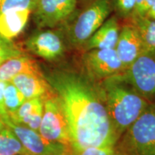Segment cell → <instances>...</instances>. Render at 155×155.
<instances>
[{
  "mask_svg": "<svg viewBox=\"0 0 155 155\" xmlns=\"http://www.w3.org/2000/svg\"><path fill=\"white\" fill-rule=\"evenodd\" d=\"M20 48L12 42L0 36V65L10 58L24 55Z\"/></svg>",
  "mask_w": 155,
  "mask_h": 155,
  "instance_id": "44dd1931",
  "label": "cell"
},
{
  "mask_svg": "<svg viewBox=\"0 0 155 155\" xmlns=\"http://www.w3.org/2000/svg\"><path fill=\"white\" fill-rule=\"evenodd\" d=\"M126 21L137 29L142 43L143 54L155 58V20L145 16H133Z\"/></svg>",
  "mask_w": 155,
  "mask_h": 155,
  "instance_id": "e0dca14e",
  "label": "cell"
},
{
  "mask_svg": "<svg viewBox=\"0 0 155 155\" xmlns=\"http://www.w3.org/2000/svg\"><path fill=\"white\" fill-rule=\"evenodd\" d=\"M108 118L118 138L150 106L122 73L101 81Z\"/></svg>",
  "mask_w": 155,
  "mask_h": 155,
  "instance_id": "7a4b0ae2",
  "label": "cell"
},
{
  "mask_svg": "<svg viewBox=\"0 0 155 155\" xmlns=\"http://www.w3.org/2000/svg\"><path fill=\"white\" fill-rule=\"evenodd\" d=\"M5 127H6V125L5 124V123H4V122H3L2 119L1 118H0V131L2 130V129H3L4 128H5Z\"/></svg>",
  "mask_w": 155,
  "mask_h": 155,
  "instance_id": "4316f807",
  "label": "cell"
},
{
  "mask_svg": "<svg viewBox=\"0 0 155 155\" xmlns=\"http://www.w3.org/2000/svg\"><path fill=\"white\" fill-rule=\"evenodd\" d=\"M38 132L48 141L71 147L66 119L59 100L54 92L44 98L43 115Z\"/></svg>",
  "mask_w": 155,
  "mask_h": 155,
  "instance_id": "8992f818",
  "label": "cell"
},
{
  "mask_svg": "<svg viewBox=\"0 0 155 155\" xmlns=\"http://www.w3.org/2000/svg\"><path fill=\"white\" fill-rule=\"evenodd\" d=\"M10 82L20 91L26 100L39 97L44 98L53 92L42 73H20Z\"/></svg>",
  "mask_w": 155,
  "mask_h": 155,
  "instance_id": "4fadbf2b",
  "label": "cell"
},
{
  "mask_svg": "<svg viewBox=\"0 0 155 155\" xmlns=\"http://www.w3.org/2000/svg\"><path fill=\"white\" fill-rule=\"evenodd\" d=\"M25 47L29 53L50 62L61 60L69 49L61 28L39 29L26 39Z\"/></svg>",
  "mask_w": 155,
  "mask_h": 155,
  "instance_id": "5b68a950",
  "label": "cell"
},
{
  "mask_svg": "<svg viewBox=\"0 0 155 155\" xmlns=\"http://www.w3.org/2000/svg\"><path fill=\"white\" fill-rule=\"evenodd\" d=\"M0 155H31L8 127L0 131Z\"/></svg>",
  "mask_w": 155,
  "mask_h": 155,
  "instance_id": "ac0fdd59",
  "label": "cell"
},
{
  "mask_svg": "<svg viewBox=\"0 0 155 155\" xmlns=\"http://www.w3.org/2000/svg\"><path fill=\"white\" fill-rule=\"evenodd\" d=\"M78 1L83 2H89L92 1V0H78Z\"/></svg>",
  "mask_w": 155,
  "mask_h": 155,
  "instance_id": "83f0119b",
  "label": "cell"
},
{
  "mask_svg": "<svg viewBox=\"0 0 155 155\" xmlns=\"http://www.w3.org/2000/svg\"><path fill=\"white\" fill-rule=\"evenodd\" d=\"M75 12L59 28L63 31L69 49L81 51L83 45L113 11L111 0H92L82 10Z\"/></svg>",
  "mask_w": 155,
  "mask_h": 155,
  "instance_id": "3957f363",
  "label": "cell"
},
{
  "mask_svg": "<svg viewBox=\"0 0 155 155\" xmlns=\"http://www.w3.org/2000/svg\"><path fill=\"white\" fill-rule=\"evenodd\" d=\"M65 155H125L116 147H88V148L76 150L71 147Z\"/></svg>",
  "mask_w": 155,
  "mask_h": 155,
  "instance_id": "7402d4cb",
  "label": "cell"
},
{
  "mask_svg": "<svg viewBox=\"0 0 155 155\" xmlns=\"http://www.w3.org/2000/svg\"><path fill=\"white\" fill-rule=\"evenodd\" d=\"M7 83L8 82L0 81V115H1V118L7 116L5 111V105H4V92H5V87Z\"/></svg>",
  "mask_w": 155,
  "mask_h": 155,
  "instance_id": "d4e9b609",
  "label": "cell"
},
{
  "mask_svg": "<svg viewBox=\"0 0 155 155\" xmlns=\"http://www.w3.org/2000/svg\"><path fill=\"white\" fill-rule=\"evenodd\" d=\"M1 119L31 155H65L71 149L67 145L47 140L38 131L11 121L8 116Z\"/></svg>",
  "mask_w": 155,
  "mask_h": 155,
  "instance_id": "9c48e42d",
  "label": "cell"
},
{
  "mask_svg": "<svg viewBox=\"0 0 155 155\" xmlns=\"http://www.w3.org/2000/svg\"><path fill=\"white\" fill-rule=\"evenodd\" d=\"M32 12L30 9H17L1 13L0 36L9 40L18 36L26 27Z\"/></svg>",
  "mask_w": 155,
  "mask_h": 155,
  "instance_id": "9a60e30c",
  "label": "cell"
},
{
  "mask_svg": "<svg viewBox=\"0 0 155 155\" xmlns=\"http://www.w3.org/2000/svg\"><path fill=\"white\" fill-rule=\"evenodd\" d=\"M126 80L145 99H155V58L141 55L122 73Z\"/></svg>",
  "mask_w": 155,
  "mask_h": 155,
  "instance_id": "30bf717a",
  "label": "cell"
},
{
  "mask_svg": "<svg viewBox=\"0 0 155 155\" xmlns=\"http://www.w3.org/2000/svg\"><path fill=\"white\" fill-rule=\"evenodd\" d=\"M137 0H111L112 11L118 19L127 20L131 17Z\"/></svg>",
  "mask_w": 155,
  "mask_h": 155,
  "instance_id": "ffe728a7",
  "label": "cell"
},
{
  "mask_svg": "<svg viewBox=\"0 0 155 155\" xmlns=\"http://www.w3.org/2000/svg\"><path fill=\"white\" fill-rule=\"evenodd\" d=\"M0 118H1V115H0Z\"/></svg>",
  "mask_w": 155,
  "mask_h": 155,
  "instance_id": "f546056e",
  "label": "cell"
},
{
  "mask_svg": "<svg viewBox=\"0 0 155 155\" xmlns=\"http://www.w3.org/2000/svg\"><path fill=\"white\" fill-rule=\"evenodd\" d=\"M23 73H42L35 61L22 55L7 60L0 65V81L10 82L13 78Z\"/></svg>",
  "mask_w": 155,
  "mask_h": 155,
  "instance_id": "2e32d148",
  "label": "cell"
},
{
  "mask_svg": "<svg viewBox=\"0 0 155 155\" xmlns=\"http://www.w3.org/2000/svg\"><path fill=\"white\" fill-rule=\"evenodd\" d=\"M154 5L155 0H137L131 17L145 16L147 12Z\"/></svg>",
  "mask_w": 155,
  "mask_h": 155,
  "instance_id": "cb8c5ba5",
  "label": "cell"
},
{
  "mask_svg": "<svg viewBox=\"0 0 155 155\" xmlns=\"http://www.w3.org/2000/svg\"><path fill=\"white\" fill-rule=\"evenodd\" d=\"M120 30L119 19L115 15H111L87 40L81 51L86 52L94 49H115Z\"/></svg>",
  "mask_w": 155,
  "mask_h": 155,
  "instance_id": "7c38bea8",
  "label": "cell"
},
{
  "mask_svg": "<svg viewBox=\"0 0 155 155\" xmlns=\"http://www.w3.org/2000/svg\"><path fill=\"white\" fill-rule=\"evenodd\" d=\"M44 77L63 108L71 148L116 146L119 138L108 118L100 82L81 65L54 69Z\"/></svg>",
  "mask_w": 155,
  "mask_h": 155,
  "instance_id": "6da1fadb",
  "label": "cell"
},
{
  "mask_svg": "<svg viewBox=\"0 0 155 155\" xmlns=\"http://www.w3.org/2000/svg\"><path fill=\"white\" fill-rule=\"evenodd\" d=\"M26 101L20 91L13 84L8 82L4 92V105L7 116L15 114Z\"/></svg>",
  "mask_w": 155,
  "mask_h": 155,
  "instance_id": "d6986e66",
  "label": "cell"
},
{
  "mask_svg": "<svg viewBox=\"0 0 155 155\" xmlns=\"http://www.w3.org/2000/svg\"><path fill=\"white\" fill-rule=\"evenodd\" d=\"M43 98L28 99L15 114L9 116V118L15 123L38 132L43 115Z\"/></svg>",
  "mask_w": 155,
  "mask_h": 155,
  "instance_id": "5bb4252c",
  "label": "cell"
},
{
  "mask_svg": "<svg viewBox=\"0 0 155 155\" xmlns=\"http://www.w3.org/2000/svg\"><path fill=\"white\" fill-rule=\"evenodd\" d=\"M36 0H0V14L17 9H30L32 11Z\"/></svg>",
  "mask_w": 155,
  "mask_h": 155,
  "instance_id": "603a6c76",
  "label": "cell"
},
{
  "mask_svg": "<svg viewBox=\"0 0 155 155\" xmlns=\"http://www.w3.org/2000/svg\"><path fill=\"white\" fill-rule=\"evenodd\" d=\"M115 147L125 155H155V108L152 104L121 136Z\"/></svg>",
  "mask_w": 155,
  "mask_h": 155,
  "instance_id": "277c9868",
  "label": "cell"
},
{
  "mask_svg": "<svg viewBox=\"0 0 155 155\" xmlns=\"http://www.w3.org/2000/svg\"><path fill=\"white\" fill-rule=\"evenodd\" d=\"M115 50L124 71L143 55L142 43L138 32L135 27L128 21L121 26Z\"/></svg>",
  "mask_w": 155,
  "mask_h": 155,
  "instance_id": "8fae6325",
  "label": "cell"
},
{
  "mask_svg": "<svg viewBox=\"0 0 155 155\" xmlns=\"http://www.w3.org/2000/svg\"><path fill=\"white\" fill-rule=\"evenodd\" d=\"M78 0H36L32 15L38 29L56 28L75 12Z\"/></svg>",
  "mask_w": 155,
  "mask_h": 155,
  "instance_id": "ba28073f",
  "label": "cell"
},
{
  "mask_svg": "<svg viewBox=\"0 0 155 155\" xmlns=\"http://www.w3.org/2000/svg\"><path fill=\"white\" fill-rule=\"evenodd\" d=\"M80 65L89 76L98 82L124 71L115 49H94L82 52Z\"/></svg>",
  "mask_w": 155,
  "mask_h": 155,
  "instance_id": "52a82bcc",
  "label": "cell"
},
{
  "mask_svg": "<svg viewBox=\"0 0 155 155\" xmlns=\"http://www.w3.org/2000/svg\"><path fill=\"white\" fill-rule=\"evenodd\" d=\"M151 104H152V106H154V108H155V99H154V101H152V102H151Z\"/></svg>",
  "mask_w": 155,
  "mask_h": 155,
  "instance_id": "f1b7e54d",
  "label": "cell"
},
{
  "mask_svg": "<svg viewBox=\"0 0 155 155\" xmlns=\"http://www.w3.org/2000/svg\"><path fill=\"white\" fill-rule=\"evenodd\" d=\"M145 17L153 19V20H155V5H153L150 9V10L147 12L146 15H145Z\"/></svg>",
  "mask_w": 155,
  "mask_h": 155,
  "instance_id": "484cf974",
  "label": "cell"
}]
</instances>
